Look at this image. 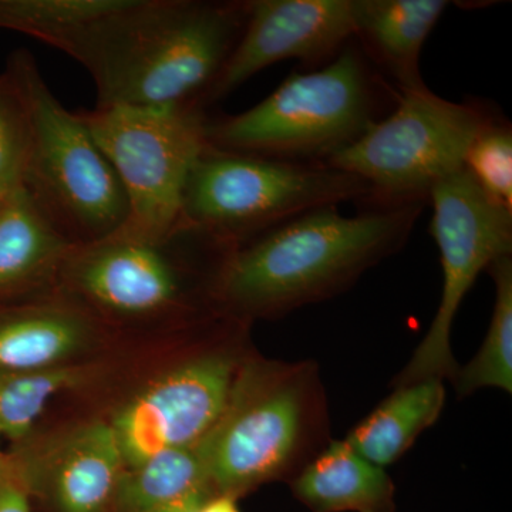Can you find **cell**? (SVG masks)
Listing matches in <instances>:
<instances>
[{"label":"cell","mask_w":512,"mask_h":512,"mask_svg":"<svg viewBox=\"0 0 512 512\" xmlns=\"http://www.w3.org/2000/svg\"><path fill=\"white\" fill-rule=\"evenodd\" d=\"M99 322L72 296L49 295L0 312V370L69 365L93 345Z\"/></svg>","instance_id":"5bb4252c"},{"label":"cell","mask_w":512,"mask_h":512,"mask_svg":"<svg viewBox=\"0 0 512 512\" xmlns=\"http://www.w3.org/2000/svg\"><path fill=\"white\" fill-rule=\"evenodd\" d=\"M493 278L495 298L490 326L477 355L458 367L453 383L458 397L483 389L512 393V258L495 261L487 269Z\"/></svg>","instance_id":"ffe728a7"},{"label":"cell","mask_w":512,"mask_h":512,"mask_svg":"<svg viewBox=\"0 0 512 512\" xmlns=\"http://www.w3.org/2000/svg\"><path fill=\"white\" fill-rule=\"evenodd\" d=\"M386 86L363 50L346 45L325 66L291 74L252 109L208 117V144L234 153L325 164L382 119Z\"/></svg>","instance_id":"277c9868"},{"label":"cell","mask_w":512,"mask_h":512,"mask_svg":"<svg viewBox=\"0 0 512 512\" xmlns=\"http://www.w3.org/2000/svg\"><path fill=\"white\" fill-rule=\"evenodd\" d=\"M87 377L89 370L73 363L39 370H0V439L16 443L28 439L50 400L82 386Z\"/></svg>","instance_id":"44dd1931"},{"label":"cell","mask_w":512,"mask_h":512,"mask_svg":"<svg viewBox=\"0 0 512 512\" xmlns=\"http://www.w3.org/2000/svg\"><path fill=\"white\" fill-rule=\"evenodd\" d=\"M201 441L164 451L138 467L127 468L111 512H144L184 498L217 497Z\"/></svg>","instance_id":"d6986e66"},{"label":"cell","mask_w":512,"mask_h":512,"mask_svg":"<svg viewBox=\"0 0 512 512\" xmlns=\"http://www.w3.org/2000/svg\"><path fill=\"white\" fill-rule=\"evenodd\" d=\"M9 69L25 94L30 120L20 187L73 247L116 234L128 218L126 192L89 128L60 103L29 53L15 55Z\"/></svg>","instance_id":"5b68a950"},{"label":"cell","mask_w":512,"mask_h":512,"mask_svg":"<svg viewBox=\"0 0 512 512\" xmlns=\"http://www.w3.org/2000/svg\"><path fill=\"white\" fill-rule=\"evenodd\" d=\"M28 103L15 73L0 77V191L19 187L28 160Z\"/></svg>","instance_id":"cb8c5ba5"},{"label":"cell","mask_w":512,"mask_h":512,"mask_svg":"<svg viewBox=\"0 0 512 512\" xmlns=\"http://www.w3.org/2000/svg\"><path fill=\"white\" fill-rule=\"evenodd\" d=\"M329 441L318 366L248 357L227 409L201 443L215 493L238 500L266 483L291 481Z\"/></svg>","instance_id":"3957f363"},{"label":"cell","mask_w":512,"mask_h":512,"mask_svg":"<svg viewBox=\"0 0 512 512\" xmlns=\"http://www.w3.org/2000/svg\"><path fill=\"white\" fill-rule=\"evenodd\" d=\"M195 512H241L238 507V500L228 495H217L211 498Z\"/></svg>","instance_id":"484cf974"},{"label":"cell","mask_w":512,"mask_h":512,"mask_svg":"<svg viewBox=\"0 0 512 512\" xmlns=\"http://www.w3.org/2000/svg\"><path fill=\"white\" fill-rule=\"evenodd\" d=\"M32 498L52 512H111L127 466L113 427L86 421L10 454Z\"/></svg>","instance_id":"4fadbf2b"},{"label":"cell","mask_w":512,"mask_h":512,"mask_svg":"<svg viewBox=\"0 0 512 512\" xmlns=\"http://www.w3.org/2000/svg\"><path fill=\"white\" fill-rule=\"evenodd\" d=\"M120 0H0V29L13 30L66 52L87 23Z\"/></svg>","instance_id":"7402d4cb"},{"label":"cell","mask_w":512,"mask_h":512,"mask_svg":"<svg viewBox=\"0 0 512 512\" xmlns=\"http://www.w3.org/2000/svg\"><path fill=\"white\" fill-rule=\"evenodd\" d=\"M6 195H8V192L0 191V204L5 200Z\"/></svg>","instance_id":"4316f807"},{"label":"cell","mask_w":512,"mask_h":512,"mask_svg":"<svg viewBox=\"0 0 512 512\" xmlns=\"http://www.w3.org/2000/svg\"><path fill=\"white\" fill-rule=\"evenodd\" d=\"M46 221L22 187L0 204V298L19 293L50 292L59 284L72 251Z\"/></svg>","instance_id":"2e32d148"},{"label":"cell","mask_w":512,"mask_h":512,"mask_svg":"<svg viewBox=\"0 0 512 512\" xmlns=\"http://www.w3.org/2000/svg\"><path fill=\"white\" fill-rule=\"evenodd\" d=\"M77 113L126 192L128 218L119 232L153 241L170 238L192 167L208 147L205 109L96 106Z\"/></svg>","instance_id":"ba28073f"},{"label":"cell","mask_w":512,"mask_h":512,"mask_svg":"<svg viewBox=\"0 0 512 512\" xmlns=\"http://www.w3.org/2000/svg\"><path fill=\"white\" fill-rule=\"evenodd\" d=\"M446 0H353L355 39L389 74L397 92L421 89V49L439 22Z\"/></svg>","instance_id":"9a60e30c"},{"label":"cell","mask_w":512,"mask_h":512,"mask_svg":"<svg viewBox=\"0 0 512 512\" xmlns=\"http://www.w3.org/2000/svg\"><path fill=\"white\" fill-rule=\"evenodd\" d=\"M464 167L485 194L512 211V130L510 123L493 117L474 138Z\"/></svg>","instance_id":"603a6c76"},{"label":"cell","mask_w":512,"mask_h":512,"mask_svg":"<svg viewBox=\"0 0 512 512\" xmlns=\"http://www.w3.org/2000/svg\"><path fill=\"white\" fill-rule=\"evenodd\" d=\"M296 500L312 512H394L396 485L345 440H330L292 478Z\"/></svg>","instance_id":"e0dca14e"},{"label":"cell","mask_w":512,"mask_h":512,"mask_svg":"<svg viewBox=\"0 0 512 512\" xmlns=\"http://www.w3.org/2000/svg\"><path fill=\"white\" fill-rule=\"evenodd\" d=\"M32 495L12 458L0 457V512H32Z\"/></svg>","instance_id":"d4e9b609"},{"label":"cell","mask_w":512,"mask_h":512,"mask_svg":"<svg viewBox=\"0 0 512 512\" xmlns=\"http://www.w3.org/2000/svg\"><path fill=\"white\" fill-rule=\"evenodd\" d=\"M2 454H3L2 451H0V457H2Z\"/></svg>","instance_id":"83f0119b"},{"label":"cell","mask_w":512,"mask_h":512,"mask_svg":"<svg viewBox=\"0 0 512 512\" xmlns=\"http://www.w3.org/2000/svg\"><path fill=\"white\" fill-rule=\"evenodd\" d=\"M423 208H369L346 217L338 207H323L299 215L229 252L218 306L249 322L333 298L400 251Z\"/></svg>","instance_id":"7a4b0ae2"},{"label":"cell","mask_w":512,"mask_h":512,"mask_svg":"<svg viewBox=\"0 0 512 512\" xmlns=\"http://www.w3.org/2000/svg\"><path fill=\"white\" fill-rule=\"evenodd\" d=\"M369 185L326 164L205 148L185 185L178 228L238 248L323 207L369 200Z\"/></svg>","instance_id":"8992f818"},{"label":"cell","mask_w":512,"mask_h":512,"mask_svg":"<svg viewBox=\"0 0 512 512\" xmlns=\"http://www.w3.org/2000/svg\"><path fill=\"white\" fill-rule=\"evenodd\" d=\"M235 348L222 343L187 357L114 413L110 424L127 468L164 451L194 446L217 426L249 357Z\"/></svg>","instance_id":"30bf717a"},{"label":"cell","mask_w":512,"mask_h":512,"mask_svg":"<svg viewBox=\"0 0 512 512\" xmlns=\"http://www.w3.org/2000/svg\"><path fill=\"white\" fill-rule=\"evenodd\" d=\"M446 404L443 380H424L394 387L372 413L353 427L345 441L376 466L399 461L423 431L440 419Z\"/></svg>","instance_id":"ac0fdd59"},{"label":"cell","mask_w":512,"mask_h":512,"mask_svg":"<svg viewBox=\"0 0 512 512\" xmlns=\"http://www.w3.org/2000/svg\"><path fill=\"white\" fill-rule=\"evenodd\" d=\"M177 232L153 241L116 234L73 247L59 284L64 293L111 318L144 320L190 311L188 276L173 254Z\"/></svg>","instance_id":"8fae6325"},{"label":"cell","mask_w":512,"mask_h":512,"mask_svg":"<svg viewBox=\"0 0 512 512\" xmlns=\"http://www.w3.org/2000/svg\"><path fill=\"white\" fill-rule=\"evenodd\" d=\"M494 113L441 99L429 87L402 90L392 113L376 121L326 165L369 185V208L426 204L430 192L461 170L468 148Z\"/></svg>","instance_id":"52a82bcc"},{"label":"cell","mask_w":512,"mask_h":512,"mask_svg":"<svg viewBox=\"0 0 512 512\" xmlns=\"http://www.w3.org/2000/svg\"><path fill=\"white\" fill-rule=\"evenodd\" d=\"M247 13V0H120L84 25L64 53L92 76L97 107L202 109Z\"/></svg>","instance_id":"6da1fadb"},{"label":"cell","mask_w":512,"mask_h":512,"mask_svg":"<svg viewBox=\"0 0 512 512\" xmlns=\"http://www.w3.org/2000/svg\"><path fill=\"white\" fill-rule=\"evenodd\" d=\"M242 35L210 87L202 109L286 59L329 63L355 39L353 0H247Z\"/></svg>","instance_id":"7c38bea8"},{"label":"cell","mask_w":512,"mask_h":512,"mask_svg":"<svg viewBox=\"0 0 512 512\" xmlns=\"http://www.w3.org/2000/svg\"><path fill=\"white\" fill-rule=\"evenodd\" d=\"M431 235L440 252L443 291L439 309L393 386L451 380L458 372L451 330L458 309L481 272L512 255V211L491 200L466 167L430 192Z\"/></svg>","instance_id":"9c48e42d"}]
</instances>
